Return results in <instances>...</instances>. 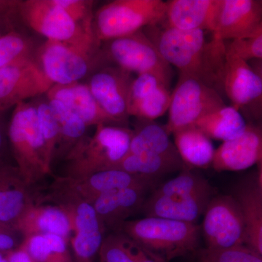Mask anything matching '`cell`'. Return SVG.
<instances>
[{
	"mask_svg": "<svg viewBox=\"0 0 262 262\" xmlns=\"http://www.w3.org/2000/svg\"><path fill=\"white\" fill-rule=\"evenodd\" d=\"M261 161V126L249 122L241 135L225 141L215 149L211 167L217 172L239 171Z\"/></svg>",
	"mask_w": 262,
	"mask_h": 262,
	"instance_id": "e0dca14e",
	"label": "cell"
},
{
	"mask_svg": "<svg viewBox=\"0 0 262 262\" xmlns=\"http://www.w3.org/2000/svg\"><path fill=\"white\" fill-rule=\"evenodd\" d=\"M22 241L21 235L14 227L0 222V252L17 249Z\"/></svg>",
	"mask_w": 262,
	"mask_h": 262,
	"instance_id": "ab89813d",
	"label": "cell"
},
{
	"mask_svg": "<svg viewBox=\"0 0 262 262\" xmlns=\"http://www.w3.org/2000/svg\"><path fill=\"white\" fill-rule=\"evenodd\" d=\"M203 215L202 232L206 248L225 249L245 245L244 219L231 194L213 196Z\"/></svg>",
	"mask_w": 262,
	"mask_h": 262,
	"instance_id": "8fae6325",
	"label": "cell"
},
{
	"mask_svg": "<svg viewBox=\"0 0 262 262\" xmlns=\"http://www.w3.org/2000/svg\"><path fill=\"white\" fill-rule=\"evenodd\" d=\"M39 201L51 202L61 208L70 221L75 262H93L104 239V227L91 203L70 194L48 192Z\"/></svg>",
	"mask_w": 262,
	"mask_h": 262,
	"instance_id": "52a82bcc",
	"label": "cell"
},
{
	"mask_svg": "<svg viewBox=\"0 0 262 262\" xmlns=\"http://www.w3.org/2000/svg\"><path fill=\"white\" fill-rule=\"evenodd\" d=\"M134 130L120 125H98L92 137L85 139L64 160L62 177H80L113 170L128 152Z\"/></svg>",
	"mask_w": 262,
	"mask_h": 262,
	"instance_id": "5b68a950",
	"label": "cell"
},
{
	"mask_svg": "<svg viewBox=\"0 0 262 262\" xmlns=\"http://www.w3.org/2000/svg\"><path fill=\"white\" fill-rule=\"evenodd\" d=\"M185 168H187L182 162L146 154H127L114 168L115 170H122L155 180L170 172Z\"/></svg>",
	"mask_w": 262,
	"mask_h": 262,
	"instance_id": "f546056e",
	"label": "cell"
},
{
	"mask_svg": "<svg viewBox=\"0 0 262 262\" xmlns=\"http://www.w3.org/2000/svg\"><path fill=\"white\" fill-rule=\"evenodd\" d=\"M5 25L6 24H5L4 18H3V15L0 13V37L8 32Z\"/></svg>",
	"mask_w": 262,
	"mask_h": 262,
	"instance_id": "7bdbcfd3",
	"label": "cell"
},
{
	"mask_svg": "<svg viewBox=\"0 0 262 262\" xmlns=\"http://www.w3.org/2000/svg\"><path fill=\"white\" fill-rule=\"evenodd\" d=\"M127 154L155 155L182 162L164 127L151 120H139L134 130Z\"/></svg>",
	"mask_w": 262,
	"mask_h": 262,
	"instance_id": "d4e9b609",
	"label": "cell"
},
{
	"mask_svg": "<svg viewBox=\"0 0 262 262\" xmlns=\"http://www.w3.org/2000/svg\"><path fill=\"white\" fill-rule=\"evenodd\" d=\"M18 16L20 22L48 40L76 45L101 43L94 34L76 24L53 0H20Z\"/></svg>",
	"mask_w": 262,
	"mask_h": 262,
	"instance_id": "ba28073f",
	"label": "cell"
},
{
	"mask_svg": "<svg viewBox=\"0 0 262 262\" xmlns=\"http://www.w3.org/2000/svg\"><path fill=\"white\" fill-rule=\"evenodd\" d=\"M227 56L248 62L262 59V32L253 37L233 39L225 42Z\"/></svg>",
	"mask_w": 262,
	"mask_h": 262,
	"instance_id": "f35d334b",
	"label": "cell"
},
{
	"mask_svg": "<svg viewBox=\"0 0 262 262\" xmlns=\"http://www.w3.org/2000/svg\"><path fill=\"white\" fill-rule=\"evenodd\" d=\"M214 192L193 195L158 196L146 198L141 211L146 217H160L179 222L195 223L203 214Z\"/></svg>",
	"mask_w": 262,
	"mask_h": 262,
	"instance_id": "7402d4cb",
	"label": "cell"
},
{
	"mask_svg": "<svg viewBox=\"0 0 262 262\" xmlns=\"http://www.w3.org/2000/svg\"><path fill=\"white\" fill-rule=\"evenodd\" d=\"M193 254L196 262H262V255L245 245L225 249L198 248Z\"/></svg>",
	"mask_w": 262,
	"mask_h": 262,
	"instance_id": "e575fe53",
	"label": "cell"
},
{
	"mask_svg": "<svg viewBox=\"0 0 262 262\" xmlns=\"http://www.w3.org/2000/svg\"><path fill=\"white\" fill-rule=\"evenodd\" d=\"M214 192L210 182L204 177L185 168L178 177L165 182L152 192L158 196L193 195Z\"/></svg>",
	"mask_w": 262,
	"mask_h": 262,
	"instance_id": "d6a6232c",
	"label": "cell"
},
{
	"mask_svg": "<svg viewBox=\"0 0 262 262\" xmlns=\"http://www.w3.org/2000/svg\"><path fill=\"white\" fill-rule=\"evenodd\" d=\"M132 73L116 66L103 67L88 78L86 84L91 94L117 125L123 126L128 122V96Z\"/></svg>",
	"mask_w": 262,
	"mask_h": 262,
	"instance_id": "4fadbf2b",
	"label": "cell"
},
{
	"mask_svg": "<svg viewBox=\"0 0 262 262\" xmlns=\"http://www.w3.org/2000/svg\"><path fill=\"white\" fill-rule=\"evenodd\" d=\"M48 99L59 127V138L54 160H64L75 148L89 137L87 135L89 127L63 103L56 100Z\"/></svg>",
	"mask_w": 262,
	"mask_h": 262,
	"instance_id": "4316f807",
	"label": "cell"
},
{
	"mask_svg": "<svg viewBox=\"0 0 262 262\" xmlns=\"http://www.w3.org/2000/svg\"><path fill=\"white\" fill-rule=\"evenodd\" d=\"M5 258L8 262H37L30 256L29 253L21 248H18L13 251L5 253Z\"/></svg>",
	"mask_w": 262,
	"mask_h": 262,
	"instance_id": "b9f144b4",
	"label": "cell"
},
{
	"mask_svg": "<svg viewBox=\"0 0 262 262\" xmlns=\"http://www.w3.org/2000/svg\"><path fill=\"white\" fill-rule=\"evenodd\" d=\"M247 125L238 110L227 105L202 117L194 124L210 139L223 142L241 135Z\"/></svg>",
	"mask_w": 262,
	"mask_h": 262,
	"instance_id": "f1b7e54d",
	"label": "cell"
},
{
	"mask_svg": "<svg viewBox=\"0 0 262 262\" xmlns=\"http://www.w3.org/2000/svg\"><path fill=\"white\" fill-rule=\"evenodd\" d=\"M116 232L125 234L169 262L195 252L199 248L201 227L195 223L147 216L126 221Z\"/></svg>",
	"mask_w": 262,
	"mask_h": 262,
	"instance_id": "3957f363",
	"label": "cell"
},
{
	"mask_svg": "<svg viewBox=\"0 0 262 262\" xmlns=\"http://www.w3.org/2000/svg\"><path fill=\"white\" fill-rule=\"evenodd\" d=\"M237 182L233 196L242 213L246 232L245 246L262 255V168Z\"/></svg>",
	"mask_w": 262,
	"mask_h": 262,
	"instance_id": "ac0fdd59",
	"label": "cell"
},
{
	"mask_svg": "<svg viewBox=\"0 0 262 262\" xmlns=\"http://www.w3.org/2000/svg\"><path fill=\"white\" fill-rule=\"evenodd\" d=\"M8 125L5 113L0 111V161L5 160V153L8 142Z\"/></svg>",
	"mask_w": 262,
	"mask_h": 262,
	"instance_id": "60d3db41",
	"label": "cell"
},
{
	"mask_svg": "<svg viewBox=\"0 0 262 262\" xmlns=\"http://www.w3.org/2000/svg\"><path fill=\"white\" fill-rule=\"evenodd\" d=\"M172 92L169 87H162L143 99L129 113L130 116L139 120H151L163 116L168 111L171 101Z\"/></svg>",
	"mask_w": 262,
	"mask_h": 262,
	"instance_id": "d590c367",
	"label": "cell"
},
{
	"mask_svg": "<svg viewBox=\"0 0 262 262\" xmlns=\"http://www.w3.org/2000/svg\"><path fill=\"white\" fill-rule=\"evenodd\" d=\"M220 0H170L166 2L163 25L184 31H210L216 25Z\"/></svg>",
	"mask_w": 262,
	"mask_h": 262,
	"instance_id": "ffe728a7",
	"label": "cell"
},
{
	"mask_svg": "<svg viewBox=\"0 0 262 262\" xmlns=\"http://www.w3.org/2000/svg\"><path fill=\"white\" fill-rule=\"evenodd\" d=\"M0 262H8L7 258H5V256L2 252H0Z\"/></svg>",
	"mask_w": 262,
	"mask_h": 262,
	"instance_id": "ee69618b",
	"label": "cell"
},
{
	"mask_svg": "<svg viewBox=\"0 0 262 262\" xmlns=\"http://www.w3.org/2000/svg\"><path fill=\"white\" fill-rule=\"evenodd\" d=\"M168 64L182 75L194 77L221 95L226 61L225 42L212 37L207 41L204 31H184L160 23L142 29Z\"/></svg>",
	"mask_w": 262,
	"mask_h": 262,
	"instance_id": "6da1fadb",
	"label": "cell"
},
{
	"mask_svg": "<svg viewBox=\"0 0 262 262\" xmlns=\"http://www.w3.org/2000/svg\"><path fill=\"white\" fill-rule=\"evenodd\" d=\"M8 139L24 182L33 187L52 174V162L31 101L15 106L8 125Z\"/></svg>",
	"mask_w": 262,
	"mask_h": 262,
	"instance_id": "7a4b0ae2",
	"label": "cell"
},
{
	"mask_svg": "<svg viewBox=\"0 0 262 262\" xmlns=\"http://www.w3.org/2000/svg\"><path fill=\"white\" fill-rule=\"evenodd\" d=\"M36 61L53 84L80 82L96 71L110 66L101 43L76 45L48 40L38 47Z\"/></svg>",
	"mask_w": 262,
	"mask_h": 262,
	"instance_id": "277c9868",
	"label": "cell"
},
{
	"mask_svg": "<svg viewBox=\"0 0 262 262\" xmlns=\"http://www.w3.org/2000/svg\"><path fill=\"white\" fill-rule=\"evenodd\" d=\"M85 32H94V5L91 0H53Z\"/></svg>",
	"mask_w": 262,
	"mask_h": 262,
	"instance_id": "74e56055",
	"label": "cell"
},
{
	"mask_svg": "<svg viewBox=\"0 0 262 262\" xmlns=\"http://www.w3.org/2000/svg\"><path fill=\"white\" fill-rule=\"evenodd\" d=\"M166 2L115 0L94 13V32L101 42L125 37L165 19Z\"/></svg>",
	"mask_w": 262,
	"mask_h": 262,
	"instance_id": "8992f818",
	"label": "cell"
},
{
	"mask_svg": "<svg viewBox=\"0 0 262 262\" xmlns=\"http://www.w3.org/2000/svg\"><path fill=\"white\" fill-rule=\"evenodd\" d=\"M68 244L61 236L47 234L24 239L19 248L37 262H75Z\"/></svg>",
	"mask_w": 262,
	"mask_h": 262,
	"instance_id": "4dcf8cb0",
	"label": "cell"
},
{
	"mask_svg": "<svg viewBox=\"0 0 262 262\" xmlns=\"http://www.w3.org/2000/svg\"><path fill=\"white\" fill-rule=\"evenodd\" d=\"M155 179L134 175L120 170H107L83 177H59L48 192L70 194L91 203L104 193L135 186L154 185Z\"/></svg>",
	"mask_w": 262,
	"mask_h": 262,
	"instance_id": "9a60e30c",
	"label": "cell"
},
{
	"mask_svg": "<svg viewBox=\"0 0 262 262\" xmlns=\"http://www.w3.org/2000/svg\"><path fill=\"white\" fill-rule=\"evenodd\" d=\"M32 187L24 182L16 165L0 161V222L15 227L24 211L37 203Z\"/></svg>",
	"mask_w": 262,
	"mask_h": 262,
	"instance_id": "44dd1931",
	"label": "cell"
},
{
	"mask_svg": "<svg viewBox=\"0 0 262 262\" xmlns=\"http://www.w3.org/2000/svg\"><path fill=\"white\" fill-rule=\"evenodd\" d=\"M30 101L35 108L38 122L46 141L48 157L53 163L59 138L58 121L46 94L32 98Z\"/></svg>",
	"mask_w": 262,
	"mask_h": 262,
	"instance_id": "836d02e7",
	"label": "cell"
},
{
	"mask_svg": "<svg viewBox=\"0 0 262 262\" xmlns=\"http://www.w3.org/2000/svg\"><path fill=\"white\" fill-rule=\"evenodd\" d=\"M174 145L186 168L206 169L211 166L215 149L211 139L195 125L173 133Z\"/></svg>",
	"mask_w": 262,
	"mask_h": 262,
	"instance_id": "484cf974",
	"label": "cell"
},
{
	"mask_svg": "<svg viewBox=\"0 0 262 262\" xmlns=\"http://www.w3.org/2000/svg\"><path fill=\"white\" fill-rule=\"evenodd\" d=\"M150 185L115 189L98 196L91 202L105 229L116 232L131 215L141 211Z\"/></svg>",
	"mask_w": 262,
	"mask_h": 262,
	"instance_id": "d6986e66",
	"label": "cell"
},
{
	"mask_svg": "<svg viewBox=\"0 0 262 262\" xmlns=\"http://www.w3.org/2000/svg\"><path fill=\"white\" fill-rule=\"evenodd\" d=\"M15 228L26 239L41 234H56L70 242L71 227L68 216L55 205L34 203L17 221Z\"/></svg>",
	"mask_w": 262,
	"mask_h": 262,
	"instance_id": "cb8c5ba5",
	"label": "cell"
},
{
	"mask_svg": "<svg viewBox=\"0 0 262 262\" xmlns=\"http://www.w3.org/2000/svg\"><path fill=\"white\" fill-rule=\"evenodd\" d=\"M98 254L100 262H168L120 232L105 237Z\"/></svg>",
	"mask_w": 262,
	"mask_h": 262,
	"instance_id": "83f0119b",
	"label": "cell"
},
{
	"mask_svg": "<svg viewBox=\"0 0 262 262\" xmlns=\"http://www.w3.org/2000/svg\"><path fill=\"white\" fill-rule=\"evenodd\" d=\"M39 46L19 29L3 34L0 37V68L35 58Z\"/></svg>",
	"mask_w": 262,
	"mask_h": 262,
	"instance_id": "1f68e13d",
	"label": "cell"
},
{
	"mask_svg": "<svg viewBox=\"0 0 262 262\" xmlns=\"http://www.w3.org/2000/svg\"><path fill=\"white\" fill-rule=\"evenodd\" d=\"M222 96L201 81L182 75L171 95L168 122L164 128L169 136L193 125L202 117L225 106Z\"/></svg>",
	"mask_w": 262,
	"mask_h": 262,
	"instance_id": "9c48e42d",
	"label": "cell"
},
{
	"mask_svg": "<svg viewBox=\"0 0 262 262\" xmlns=\"http://www.w3.org/2000/svg\"><path fill=\"white\" fill-rule=\"evenodd\" d=\"M53 84L35 58L0 68V111L46 94Z\"/></svg>",
	"mask_w": 262,
	"mask_h": 262,
	"instance_id": "7c38bea8",
	"label": "cell"
},
{
	"mask_svg": "<svg viewBox=\"0 0 262 262\" xmlns=\"http://www.w3.org/2000/svg\"><path fill=\"white\" fill-rule=\"evenodd\" d=\"M222 88L234 108L261 122L262 74L253 72L248 62L227 56Z\"/></svg>",
	"mask_w": 262,
	"mask_h": 262,
	"instance_id": "5bb4252c",
	"label": "cell"
},
{
	"mask_svg": "<svg viewBox=\"0 0 262 262\" xmlns=\"http://www.w3.org/2000/svg\"><path fill=\"white\" fill-rule=\"evenodd\" d=\"M170 80L158 74L143 73L138 75L131 83L128 96V114L143 99L162 87H169ZM130 116V115H129Z\"/></svg>",
	"mask_w": 262,
	"mask_h": 262,
	"instance_id": "8d00e7d4",
	"label": "cell"
},
{
	"mask_svg": "<svg viewBox=\"0 0 262 262\" xmlns=\"http://www.w3.org/2000/svg\"><path fill=\"white\" fill-rule=\"evenodd\" d=\"M101 50L110 65L137 75L151 72L171 79L170 65L142 30L105 41L101 43Z\"/></svg>",
	"mask_w": 262,
	"mask_h": 262,
	"instance_id": "30bf717a",
	"label": "cell"
},
{
	"mask_svg": "<svg viewBox=\"0 0 262 262\" xmlns=\"http://www.w3.org/2000/svg\"><path fill=\"white\" fill-rule=\"evenodd\" d=\"M261 32V0H220L213 37L225 42Z\"/></svg>",
	"mask_w": 262,
	"mask_h": 262,
	"instance_id": "2e32d148",
	"label": "cell"
},
{
	"mask_svg": "<svg viewBox=\"0 0 262 262\" xmlns=\"http://www.w3.org/2000/svg\"><path fill=\"white\" fill-rule=\"evenodd\" d=\"M46 96L63 103L89 127L98 125H117L98 105L86 83L53 84Z\"/></svg>",
	"mask_w": 262,
	"mask_h": 262,
	"instance_id": "603a6c76",
	"label": "cell"
}]
</instances>
